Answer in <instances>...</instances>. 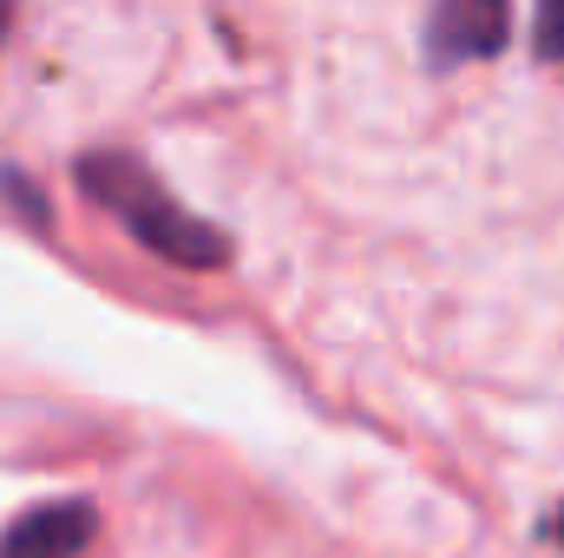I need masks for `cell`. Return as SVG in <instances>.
Instances as JSON below:
<instances>
[{
    "label": "cell",
    "instance_id": "1",
    "mask_svg": "<svg viewBox=\"0 0 564 558\" xmlns=\"http://www.w3.org/2000/svg\"><path fill=\"white\" fill-rule=\"evenodd\" d=\"M79 191H86L99 211H112L144 250H158V257L177 264V270H224V264H230V237L210 230L204 217H191L139 158H126V151H93V158H79Z\"/></svg>",
    "mask_w": 564,
    "mask_h": 558
},
{
    "label": "cell",
    "instance_id": "2",
    "mask_svg": "<svg viewBox=\"0 0 564 558\" xmlns=\"http://www.w3.org/2000/svg\"><path fill=\"white\" fill-rule=\"evenodd\" d=\"M512 33V0H433L426 20V60L433 66H466L492 60Z\"/></svg>",
    "mask_w": 564,
    "mask_h": 558
},
{
    "label": "cell",
    "instance_id": "3",
    "mask_svg": "<svg viewBox=\"0 0 564 558\" xmlns=\"http://www.w3.org/2000/svg\"><path fill=\"white\" fill-rule=\"evenodd\" d=\"M93 526H99V519H93V506H79V500H66V506H33V513L13 519L0 558H73L93 539Z\"/></svg>",
    "mask_w": 564,
    "mask_h": 558
},
{
    "label": "cell",
    "instance_id": "4",
    "mask_svg": "<svg viewBox=\"0 0 564 558\" xmlns=\"http://www.w3.org/2000/svg\"><path fill=\"white\" fill-rule=\"evenodd\" d=\"M532 40H539V60H564V0H539Z\"/></svg>",
    "mask_w": 564,
    "mask_h": 558
},
{
    "label": "cell",
    "instance_id": "5",
    "mask_svg": "<svg viewBox=\"0 0 564 558\" xmlns=\"http://www.w3.org/2000/svg\"><path fill=\"white\" fill-rule=\"evenodd\" d=\"M545 533H552V539H558V546H564V506H558V513H552V526H545Z\"/></svg>",
    "mask_w": 564,
    "mask_h": 558
},
{
    "label": "cell",
    "instance_id": "6",
    "mask_svg": "<svg viewBox=\"0 0 564 558\" xmlns=\"http://www.w3.org/2000/svg\"><path fill=\"white\" fill-rule=\"evenodd\" d=\"M13 7H20V0H0V33H7V20H13Z\"/></svg>",
    "mask_w": 564,
    "mask_h": 558
}]
</instances>
